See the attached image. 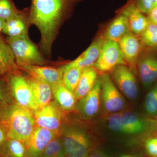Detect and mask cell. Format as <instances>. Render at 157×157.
I'll use <instances>...</instances> for the list:
<instances>
[{
  "label": "cell",
  "instance_id": "obj_23",
  "mask_svg": "<svg viewBox=\"0 0 157 157\" xmlns=\"http://www.w3.org/2000/svg\"><path fill=\"white\" fill-rule=\"evenodd\" d=\"M130 32L131 30L128 18L120 13L108 26L104 35V40H113L118 42Z\"/></svg>",
  "mask_w": 157,
  "mask_h": 157
},
{
  "label": "cell",
  "instance_id": "obj_31",
  "mask_svg": "<svg viewBox=\"0 0 157 157\" xmlns=\"http://www.w3.org/2000/svg\"><path fill=\"white\" fill-rule=\"evenodd\" d=\"M107 125L111 131L122 134V126L121 113H110L107 118Z\"/></svg>",
  "mask_w": 157,
  "mask_h": 157
},
{
  "label": "cell",
  "instance_id": "obj_22",
  "mask_svg": "<svg viewBox=\"0 0 157 157\" xmlns=\"http://www.w3.org/2000/svg\"><path fill=\"white\" fill-rule=\"evenodd\" d=\"M51 87L55 101L65 112H70L76 109L77 101L74 93L68 90L63 83Z\"/></svg>",
  "mask_w": 157,
  "mask_h": 157
},
{
  "label": "cell",
  "instance_id": "obj_21",
  "mask_svg": "<svg viewBox=\"0 0 157 157\" xmlns=\"http://www.w3.org/2000/svg\"><path fill=\"white\" fill-rule=\"evenodd\" d=\"M9 44L0 36V77L20 70Z\"/></svg>",
  "mask_w": 157,
  "mask_h": 157
},
{
  "label": "cell",
  "instance_id": "obj_3",
  "mask_svg": "<svg viewBox=\"0 0 157 157\" xmlns=\"http://www.w3.org/2000/svg\"><path fill=\"white\" fill-rule=\"evenodd\" d=\"M65 157H88L91 140L87 131L80 125L65 123L59 134Z\"/></svg>",
  "mask_w": 157,
  "mask_h": 157
},
{
  "label": "cell",
  "instance_id": "obj_18",
  "mask_svg": "<svg viewBox=\"0 0 157 157\" xmlns=\"http://www.w3.org/2000/svg\"><path fill=\"white\" fill-rule=\"evenodd\" d=\"M26 77L39 109L50 103L53 97L51 86L45 82L29 75Z\"/></svg>",
  "mask_w": 157,
  "mask_h": 157
},
{
  "label": "cell",
  "instance_id": "obj_2",
  "mask_svg": "<svg viewBox=\"0 0 157 157\" xmlns=\"http://www.w3.org/2000/svg\"><path fill=\"white\" fill-rule=\"evenodd\" d=\"M2 122L7 129L8 138L25 143L36 126L33 112L14 104Z\"/></svg>",
  "mask_w": 157,
  "mask_h": 157
},
{
  "label": "cell",
  "instance_id": "obj_20",
  "mask_svg": "<svg viewBox=\"0 0 157 157\" xmlns=\"http://www.w3.org/2000/svg\"><path fill=\"white\" fill-rule=\"evenodd\" d=\"M98 78V70L94 67L82 69L80 80L74 92L76 101L83 98L91 90Z\"/></svg>",
  "mask_w": 157,
  "mask_h": 157
},
{
  "label": "cell",
  "instance_id": "obj_25",
  "mask_svg": "<svg viewBox=\"0 0 157 157\" xmlns=\"http://www.w3.org/2000/svg\"><path fill=\"white\" fill-rule=\"evenodd\" d=\"M14 104L6 78L0 77V121L6 117Z\"/></svg>",
  "mask_w": 157,
  "mask_h": 157
},
{
  "label": "cell",
  "instance_id": "obj_14",
  "mask_svg": "<svg viewBox=\"0 0 157 157\" xmlns=\"http://www.w3.org/2000/svg\"><path fill=\"white\" fill-rule=\"evenodd\" d=\"M136 69L142 84L151 85L157 79V56L150 53L139 56Z\"/></svg>",
  "mask_w": 157,
  "mask_h": 157
},
{
  "label": "cell",
  "instance_id": "obj_29",
  "mask_svg": "<svg viewBox=\"0 0 157 157\" xmlns=\"http://www.w3.org/2000/svg\"><path fill=\"white\" fill-rule=\"evenodd\" d=\"M144 108L149 115L157 114V82L145 97Z\"/></svg>",
  "mask_w": 157,
  "mask_h": 157
},
{
  "label": "cell",
  "instance_id": "obj_30",
  "mask_svg": "<svg viewBox=\"0 0 157 157\" xmlns=\"http://www.w3.org/2000/svg\"><path fill=\"white\" fill-rule=\"evenodd\" d=\"M19 12L11 0H0V18L6 21Z\"/></svg>",
  "mask_w": 157,
  "mask_h": 157
},
{
  "label": "cell",
  "instance_id": "obj_24",
  "mask_svg": "<svg viewBox=\"0 0 157 157\" xmlns=\"http://www.w3.org/2000/svg\"><path fill=\"white\" fill-rule=\"evenodd\" d=\"M25 143L16 139L8 138L0 145V157H26Z\"/></svg>",
  "mask_w": 157,
  "mask_h": 157
},
{
  "label": "cell",
  "instance_id": "obj_32",
  "mask_svg": "<svg viewBox=\"0 0 157 157\" xmlns=\"http://www.w3.org/2000/svg\"><path fill=\"white\" fill-rule=\"evenodd\" d=\"M147 152L152 157H157V137L149 138L145 142Z\"/></svg>",
  "mask_w": 157,
  "mask_h": 157
},
{
  "label": "cell",
  "instance_id": "obj_27",
  "mask_svg": "<svg viewBox=\"0 0 157 157\" xmlns=\"http://www.w3.org/2000/svg\"><path fill=\"white\" fill-rule=\"evenodd\" d=\"M65 157L61 138L59 135H57L47 144L40 157Z\"/></svg>",
  "mask_w": 157,
  "mask_h": 157
},
{
  "label": "cell",
  "instance_id": "obj_36",
  "mask_svg": "<svg viewBox=\"0 0 157 157\" xmlns=\"http://www.w3.org/2000/svg\"><path fill=\"white\" fill-rule=\"evenodd\" d=\"M6 21L2 18H0V33H2L3 29L5 26V23H6Z\"/></svg>",
  "mask_w": 157,
  "mask_h": 157
},
{
  "label": "cell",
  "instance_id": "obj_8",
  "mask_svg": "<svg viewBox=\"0 0 157 157\" xmlns=\"http://www.w3.org/2000/svg\"><path fill=\"white\" fill-rule=\"evenodd\" d=\"M121 65L127 64L118 42L113 40H104L101 53L93 67L102 73H108Z\"/></svg>",
  "mask_w": 157,
  "mask_h": 157
},
{
  "label": "cell",
  "instance_id": "obj_6",
  "mask_svg": "<svg viewBox=\"0 0 157 157\" xmlns=\"http://www.w3.org/2000/svg\"><path fill=\"white\" fill-rule=\"evenodd\" d=\"M65 112L56 101H52L33 112L36 125L59 135L66 122Z\"/></svg>",
  "mask_w": 157,
  "mask_h": 157
},
{
  "label": "cell",
  "instance_id": "obj_37",
  "mask_svg": "<svg viewBox=\"0 0 157 157\" xmlns=\"http://www.w3.org/2000/svg\"><path fill=\"white\" fill-rule=\"evenodd\" d=\"M119 157H136L135 156L132 155H122L120 156Z\"/></svg>",
  "mask_w": 157,
  "mask_h": 157
},
{
  "label": "cell",
  "instance_id": "obj_33",
  "mask_svg": "<svg viewBox=\"0 0 157 157\" xmlns=\"http://www.w3.org/2000/svg\"><path fill=\"white\" fill-rule=\"evenodd\" d=\"M137 9L143 14H148L153 9L152 0H134Z\"/></svg>",
  "mask_w": 157,
  "mask_h": 157
},
{
  "label": "cell",
  "instance_id": "obj_12",
  "mask_svg": "<svg viewBox=\"0 0 157 157\" xmlns=\"http://www.w3.org/2000/svg\"><path fill=\"white\" fill-rule=\"evenodd\" d=\"M118 43L125 61L135 73L141 49L140 41L137 35L130 32L120 39Z\"/></svg>",
  "mask_w": 157,
  "mask_h": 157
},
{
  "label": "cell",
  "instance_id": "obj_10",
  "mask_svg": "<svg viewBox=\"0 0 157 157\" xmlns=\"http://www.w3.org/2000/svg\"><path fill=\"white\" fill-rule=\"evenodd\" d=\"M78 101L76 109L83 119L90 120L95 117L99 112L101 101L100 77L91 90Z\"/></svg>",
  "mask_w": 157,
  "mask_h": 157
},
{
  "label": "cell",
  "instance_id": "obj_28",
  "mask_svg": "<svg viewBox=\"0 0 157 157\" xmlns=\"http://www.w3.org/2000/svg\"><path fill=\"white\" fill-rule=\"evenodd\" d=\"M140 36L141 45L149 48L157 47V25L149 23Z\"/></svg>",
  "mask_w": 157,
  "mask_h": 157
},
{
  "label": "cell",
  "instance_id": "obj_13",
  "mask_svg": "<svg viewBox=\"0 0 157 157\" xmlns=\"http://www.w3.org/2000/svg\"><path fill=\"white\" fill-rule=\"evenodd\" d=\"M104 42L103 37L97 38L78 57L60 68L63 72L71 68L83 69L86 67H93L99 58Z\"/></svg>",
  "mask_w": 157,
  "mask_h": 157
},
{
  "label": "cell",
  "instance_id": "obj_9",
  "mask_svg": "<svg viewBox=\"0 0 157 157\" xmlns=\"http://www.w3.org/2000/svg\"><path fill=\"white\" fill-rule=\"evenodd\" d=\"M127 65H119L110 71V77L118 89L127 97L135 100L138 95V88L135 72Z\"/></svg>",
  "mask_w": 157,
  "mask_h": 157
},
{
  "label": "cell",
  "instance_id": "obj_16",
  "mask_svg": "<svg viewBox=\"0 0 157 157\" xmlns=\"http://www.w3.org/2000/svg\"><path fill=\"white\" fill-rule=\"evenodd\" d=\"M120 13L127 17L131 32L137 36L141 35L149 24L147 17L137 9L134 0L130 1Z\"/></svg>",
  "mask_w": 157,
  "mask_h": 157
},
{
  "label": "cell",
  "instance_id": "obj_15",
  "mask_svg": "<svg viewBox=\"0 0 157 157\" xmlns=\"http://www.w3.org/2000/svg\"><path fill=\"white\" fill-rule=\"evenodd\" d=\"M20 69L29 76L45 82L51 86L63 83V72L60 68L56 69L37 65H27Z\"/></svg>",
  "mask_w": 157,
  "mask_h": 157
},
{
  "label": "cell",
  "instance_id": "obj_35",
  "mask_svg": "<svg viewBox=\"0 0 157 157\" xmlns=\"http://www.w3.org/2000/svg\"><path fill=\"white\" fill-rule=\"evenodd\" d=\"M88 157H109V156L101 150L95 149L91 150Z\"/></svg>",
  "mask_w": 157,
  "mask_h": 157
},
{
  "label": "cell",
  "instance_id": "obj_5",
  "mask_svg": "<svg viewBox=\"0 0 157 157\" xmlns=\"http://www.w3.org/2000/svg\"><path fill=\"white\" fill-rule=\"evenodd\" d=\"M4 77L14 104L33 112L39 109L26 76H23L18 70L9 73Z\"/></svg>",
  "mask_w": 157,
  "mask_h": 157
},
{
  "label": "cell",
  "instance_id": "obj_1",
  "mask_svg": "<svg viewBox=\"0 0 157 157\" xmlns=\"http://www.w3.org/2000/svg\"><path fill=\"white\" fill-rule=\"evenodd\" d=\"M82 0H31L30 24L41 33L40 46L49 56L62 23L70 15L76 4Z\"/></svg>",
  "mask_w": 157,
  "mask_h": 157
},
{
  "label": "cell",
  "instance_id": "obj_11",
  "mask_svg": "<svg viewBox=\"0 0 157 157\" xmlns=\"http://www.w3.org/2000/svg\"><path fill=\"white\" fill-rule=\"evenodd\" d=\"M57 135L55 132L36 126L25 143L26 157H40L47 144Z\"/></svg>",
  "mask_w": 157,
  "mask_h": 157
},
{
  "label": "cell",
  "instance_id": "obj_19",
  "mask_svg": "<svg viewBox=\"0 0 157 157\" xmlns=\"http://www.w3.org/2000/svg\"><path fill=\"white\" fill-rule=\"evenodd\" d=\"M29 16L20 11L18 14L6 21L2 33L10 37L28 36Z\"/></svg>",
  "mask_w": 157,
  "mask_h": 157
},
{
  "label": "cell",
  "instance_id": "obj_26",
  "mask_svg": "<svg viewBox=\"0 0 157 157\" xmlns=\"http://www.w3.org/2000/svg\"><path fill=\"white\" fill-rule=\"evenodd\" d=\"M82 68L73 67L63 71V82L70 91L74 93L81 77Z\"/></svg>",
  "mask_w": 157,
  "mask_h": 157
},
{
  "label": "cell",
  "instance_id": "obj_7",
  "mask_svg": "<svg viewBox=\"0 0 157 157\" xmlns=\"http://www.w3.org/2000/svg\"><path fill=\"white\" fill-rule=\"evenodd\" d=\"M101 82V101L105 111L112 113L120 112L126 106L123 96L116 86L110 75L102 73Z\"/></svg>",
  "mask_w": 157,
  "mask_h": 157
},
{
  "label": "cell",
  "instance_id": "obj_4",
  "mask_svg": "<svg viewBox=\"0 0 157 157\" xmlns=\"http://www.w3.org/2000/svg\"><path fill=\"white\" fill-rule=\"evenodd\" d=\"M6 42L11 47L19 68L27 65L42 66L46 63V60L28 36L8 37Z\"/></svg>",
  "mask_w": 157,
  "mask_h": 157
},
{
  "label": "cell",
  "instance_id": "obj_34",
  "mask_svg": "<svg viewBox=\"0 0 157 157\" xmlns=\"http://www.w3.org/2000/svg\"><path fill=\"white\" fill-rule=\"evenodd\" d=\"M7 139H8L7 129L4 124L0 121V145Z\"/></svg>",
  "mask_w": 157,
  "mask_h": 157
},
{
  "label": "cell",
  "instance_id": "obj_17",
  "mask_svg": "<svg viewBox=\"0 0 157 157\" xmlns=\"http://www.w3.org/2000/svg\"><path fill=\"white\" fill-rule=\"evenodd\" d=\"M121 117L122 134L139 135L148 128V122L136 113L130 110L125 111L121 113Z\"/></svg>",
  "mask_w": 157,
  "mask_h": 157
}]
</instances>
